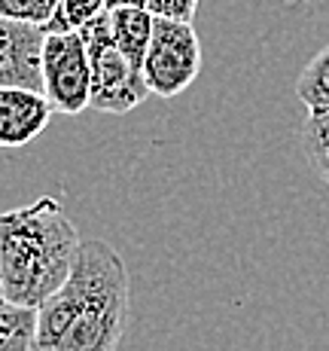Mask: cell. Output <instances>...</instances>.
Masks as SVG:
<instances>
[{
    "label": "cell",
    "mask_w": 329,
    "mask_h": 351,
    "mask_svg": "<svg viewBox=\"0 0 329 351\" xmlns=\"http://www.w3.org/2000/svg\"><path fill=\"white\" fill-rule=\"evenodd\" d=\"M131 275L101 239H83L77 266L37 308L31 351H116L129 327Z\"/></svg>",
    "instance_id": "1"
},
{
    "label": "cell",
    "mask_w": 329,
    "mask_h": 351,
    "mask_svg": "<svg viewBox=\"0 0 329 351\" xmlns=\"http://www.w3.org/2000/svg\"><path fill=\"white\" fill-rule=\"evenodd\" d=\"M77 226L58 199L43 195L25 208L0 214V296L16 306L40 308L70 278L77 266Z\"/></svg>",
    "instance_id": "2"
},
{
    "label": "cell",
    "mask_w": 329,
    "mask_h": 351,
    "mask_svg": "<svg viewBox=\"0 0 329 351\" xmlns=\"http://www.w3.org/2000/svg\"><path fill=\"white\" fill-rule=\"evenodd\" d=\"M79 34H83L92 58V101H89L92 110L122 117V113L140 107L153 95L144 71L137 64H131V58L113 40L110 12L104 10L92 22H85Z\"/></svg>",
    "instance_id": "3"
},
{
    "label": "cell",
    "mask_w": 329,
    "mask_h": 351,
    "mask_svg": "<svg viewBox=\"0 0 329 351\" xmlns=\"http://www.w3.org/2000/svg\"><path fill=\"white\" fill-rule=\"evenodd\" d=\"M201 73V43L192 22H174V19H156L153 37L146 46L144 77L153 95L174 98L189 89Z\"/></svg>",
    "instance_id": "4"
},
{
    "label": "cell",
    "mask_w": 329,
    "mask_h": 351,
    "mask_svg": "<svg viewBox=\"0 0 329 351\" xmlns=\"http://www.w3.org/2000/svg\"><path fill=\"white\" fill-rule=\"evenodd\" d=\"M43 95L55 113L77 117L92 101V58L79 31H49L43 46Z\"/></svg>",
    "instance_id": "5"
},
{
    "label": "cell",
    "mask_w": 329,
    "mask_h": 351,
    "mask_svg": "<svg viewBox=\"0 0 329 351\" xmlns=\"http://www.w3.org/2000/svg\"><path fill=\"white\" fill-rule=\"evenodd\" d=\"M43 25L0 16V86H25L43 92Z\"/></svg>",
    "instance_id": "6"
},
{
    "label": "cell",
    "mask_w": 329,
    "mask_h": 351,
    "mask_svg": "<svg viewBox=\"0 0 329 351\" xmlns=\"http://www.w3.org/2000/svg\"><path fill=\"white\" fill-rule=\"evenodd\" d=\"M55 107L37 89L0 86V147H25L46 132Z\"/></svg>",
    "instance_id": "7"
},
{
    "label": "cell",
    "mask_w": 329,
    "mask_h": 351,
    "mask_svg": "<svg viewBox=\"0 0 329 351\" xmlns=\"http://www.w3.org/2000/svg\"><path fill=\"white\" fill-rule=\"evenodd\" d=\"M110 12V31L116 46L131 58V64H137L144 71V58H146V46L153 37V16L146 6H116Z\"/></svg>",
    "instance_id": "8"
},
{
    "label": "cell",
    "mask_w": 329,
    "mask_h": 351,
    "mask_svg": "<svg viewBox=\"0 0 329 351\" xmlns=\"http://www.w3.org/2000/svg\"><path fill=\"white\" fill-rule=\"evenodd\" d=\"M37 308L16 306L0 296V351H31Z\"/></svg>",
    "instance_id": "9"
},
{
    "label": "cell",
    "mask_w": 329,
    "mask_h": 351,
    "mask_svg": "<svg viewBox=\"0 0 329 351\" xmlns=\"http://www.w3.org/2000/svg\"><path fill=\"white\" fill-rule=\"evenodd\" d=\"M296 95L308 110H326L329 107V43L302 67L296 80Z\"/></svg>",
    "instance_id": "10"
},
{
    "label": "cell",
    "mask_w": 329,
    "mask_h": 351,
    "mask_svg": "<svg viewBox=\"0 0 329 351\" xmlns=\"http://www.w3.org/2000/svg\"><path fill=\"white\" fill-rule=\"evenodd\" d=\"M302 147H305L314 174L329 186V107L308 110V119L302 125Z\"/></svg>",
    "instance_id": "11"
},
{
    "label": "cell",
    "mask_w": 329,
    "mask_h": 351,
    "mask_svg": "<svg viewBox=\"0 0 329 351\" xmlns=\"http://www.w3.org/2000/svg\"><path fill=\"white\" fill-rule=\"evenodd\" d=\"M107 10V0H58V12L46 31H79L85 22Z\"/></svg>",
    "instance_id": "12"
},
{
    "label": "cell",
    "mask_w": 329,
    "mask_h": 351,
    "mask_svg": "<svg viewBox=\"0 0 329 351\" xmlns=\"http://www.w3.org/2000/svg\"><path fill=\"white\" fill-rule=\"evenodd\" d=\"M58 12V0H0V16L16 19V22L49 25Z\"/></svg>",
    "instance_id": "13"
},
{
    "label": "cell",
    "mask_w": 329,
    "mask_h": 351,
    "mask_svg": "<svg viewBox=\"0 0 329 351\" xmlns=\"http://www.w3.org/2000/svg\"><path fill=\"white\" fill-rule=\"evenodd\" d=\"M146 10H150L156 19L192 22L198 12V0H146Z\"/></svg>",
    "instance_id": "14"
},
{
    "label": "cell",
    "mask_w": 329,
    "mask_h": 351,
    "mask_svg": "<svg viewBox=\"0 0 329 351\" xmlns=\"http://www.w3.org/2000/svg\"><path fill=\"white\" fill-rule=\"evenodd\" d=\"M116 6H146V0H107V10H116Z\"/></svg>",
    "instance_id": "15"
}]
</instances>
